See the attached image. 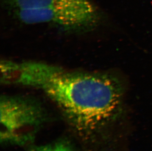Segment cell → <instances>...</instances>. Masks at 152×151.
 <instances>
[{
	"label": "cell",
	"mask_w": 152,
	"mask_h": 151,
	"mask_svg": "<svg viewBox=\"0 0 152 151\" xmlns=\"http://www.w3.org/2000/svg\"><path fill=\"white\" fill-rule=\"evenodd\" d=\"M22 81L24 86L42 89L85 142L99 139L123 113L125 84L113 75L68 72L48 64L29 62Z\"/></svg>",
	"instance_id": "cell-1"
},
{
	"label": "cell",
	"mask_w": 152,
	"mask_h": 151,
	"mask_svg": "<svg viewBox=\"0 0 152 151\" xmlns=\"http://www.w3.org/2000/svg\"><path fill=\"white\" fill-rule=\"evenodd\" d=\"M15 12L27 24L48 23L75 29L95 24L99 18L98 9L90 0H56L46 7Z\"/></svg>",
	"instance_id": "cell-3"
},
{
	"label": "cell",
	"mask_w": 152,
	"mask_h": 151,
	"mask_svg": "<svg viewBox=\"0 0 152 151\" xmlns=\"http://www.w3.org/2000/svg\"><path fill=\"white\" fill-rule=\"evenodd\" d=\"M1 143L24 145L32 142L45 120L38 103L29 99L4 96L0 101Z\"/></svg>",
	"instance_id": "cell-2"
},
{
	"label": "cell",
	"mask_w": 152,
	"mask_h": 151,
	"mask_svg": "<svg viewBox=\"0 0 152 151\" xmlns=\"http://www.w3.org/2000/svg\"><path fill=\"white\" fill-rule=\"evenodd\" d=\"M33 151H75V150L70 143L61 140L47 145L42 146Z\"/></svg>",
	"instance_id": "cell-5"
},
{
	"label": "cell",
	"mask_w": 152,
	"mask_h": 151,
	"mask_svg": "<svg viewBox=\"0 0 152 151\" xmlns=\"http://www.w3.org/2000/svg\"><path fill=\"white\" fill-rule=\"evenodd\" d=\"M5 4L15 10L36 9L46 7L56 0H3Z\"/></svg>",
	"instance_id": "cell-4"
}]
</instances>
